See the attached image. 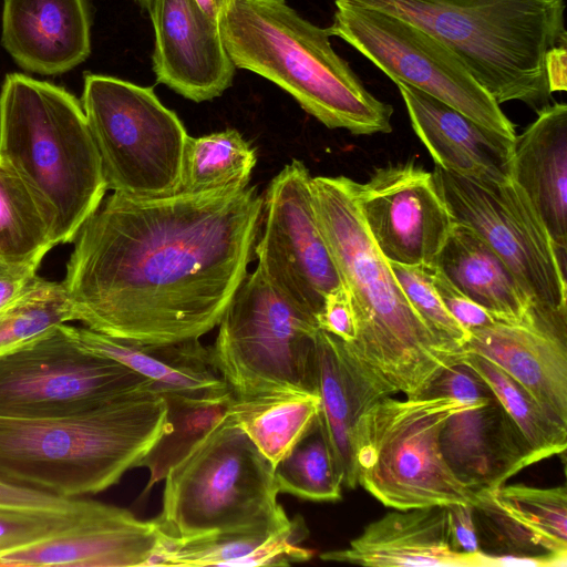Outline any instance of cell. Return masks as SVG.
I'll list each match as a JSON object with an SVG mask.
<instances>
[{
	"mask_svg": "<svg viewBox=\"0 0 567 567\" xmlns=\"http://www.w3.org/2000/svg\"><path fill=\"white\" fill-rule=\"evenodd\" d=\"M320 412L316 394L274 391L233 400L228 415L275 466Z\"/></svg>",
	"mask_w": 567,
	"mask_h": 567,
	"instance_id": "28",
	"label": "cell"
},
{
	"mask_svg": "<svg viewBox=\"0 0 567 567\" xmlns=\"http://www.w3.org/2000/svg\"><path fill=\"white\" fill-rule=\"evenodd\" d=\"M210 18L219 21L231 0H194Z\"/></svg>",
	"mask_w": 567,
	"mask_h": 567,
	"instance_id": "47",
	"label": "cell"
},
{
	"mask_svg": "<svg viewBox=\"0 0 567 567\" xmlns=\"http://www.w3.org/2000/svg\"><path fill=\"white\" fill-rule=\"evenodd\" d=\"M307 534L298 518L216 534L165 546L155 566H287L311 558L297 545Z\"/></svg>",
	"mask_w": 567,
	"mask_h": 567,
	"instance_id": "27",
	"label": "cell"
},
{
	"mask_svg": "<svg viewBox=\"0 0 567 567\" xmlns=\"http://www.w3.org/2000/svg\"><path fill=\"white\" fill-rule=\"evenodd\" d=\"M449 511V540L451 549L471 566L481 565V549L473 516L472 504H452Z\"/></svg>",
	"mask_w": 567,
	"mask_h": 567,
	"instance_id": "42",
	"label": "cell"
},
{
	"mask_svg": "<svg viewBox=\"0 0 567 567\" xmlns=\"http://www.w3.org/2000/svg\"><path fill=\"white\" fill-rule=\"evenodd\" d=\"M421 28L444 42L498 103L536 113L553 93L546 58L567 44L565 0H343Z\"/></svg>",
	"mask_w": 567,
	"mask_h": 567,
	"instance_id": "6",
	"label": "cell"
},
{
	"mask_svg": "<svg viewBox=\"0 0 567 567\" xmlns=\"http://www.w3.org/2000/svg\"><path fill=\"white\" fill-rule=\"evenodd\" d=\"M80 501L79 497L65 498L0 482V506L68 509L76 506Z\"/></svg>",
	"mask_w": 567,
	"mask_h": 567,
	"instance_id": "43",
	"label": "cell"
},
{
	"mask_svg": "<svg viewBox=\"0 0 567 567\" xmlns=\"http://www.w3.org/2000/svg\"><path fill=\"white\" fill-rule=\"evenodd\" d=\"M261 213L262 195L249 185L113 193L73 240L62 282L75 320L142 344L199 339L248 274Z\"/></svg>",
	"mask_w": 567,
	"mask_h": 567,
	"instance_id": "1",
	"label": "cell"
},
{
	"mask_svg": "<svg viewBox=\"0 0 567 567\" xmlns=\"http://www.w3.org/2000/svg\"><path fill=\"white\" fill-rule=\"evenodd\" d=\"M463 353L481 355L522 384L567 427V337L535 323H494L470 331Z\"/></svg>",
	"mask_w": 567,
	"mask_h": 567,
	"instance_id": "21",
	"label": "cell"
},
{
	"mask_svg": "<svg viewBox=\"0 0 567 567\" xmlns=\"http://www.w3.org/2000/svg\"><path fill=\"white\" fill-rule=\"evenodd\" d=\"M566 44L555 47L546 58V74L551 93L566 91Z\"/></svg>",
	"mask_w": 567,
	"mask_h": 567,
	"instance_id": "46",
	"label": "cell"
},
{
	"mask_svg": "<svg viewBox=\"0 0 567 567\" xmlns=\"http://www.w3.org/2000/svg\"><path fill=\"white\" fill-rule=\"evenodd\" d=\"M320 558L378 567L471 566L450 547L447 506L390 512L367 525L347 548Z\"/></svg>",
	"mask_w": 567,
	"mask_h": 567,
	"instance_id": "23",
	"label": "cell"
},
{
	"mask_svg": "<svg viewBox=\"0 0 567 567\" xmlns=\"http://www.w3.org/2000/svg\"><path fill=\"white\" fill-rule=\"evenodd\" d=\"M40 264L0 259V310L14 301L34 280Z\"/></svg>",
	"mask_w": 567,
	"mask_h": 567,
	"instance_id": "44",
	"label": "cell"
},
{
	"mask_svg": "<svg viewBox=\"0 0 567 567\" xmlns=\"http://www.w3.org/2000/svg\"><path fill=\"white\" fill-rule=\"evenodd\" d=\"M498 505L554 557L567 560L566 486L502 485L493 491Z\"/></svg>",
	"mask_w": 567,
	"mask_h": 567,
	"instance_id": "35",
	"label": "cell"
},
{
	"mask_svg": "<svg viewBox=\"0 0 567 567\" xmlns=\"http://www.w3.org/2000/svg\"><path fill=\"white\" fill-rule=\"evenodd\" d=\"M163 398L167 425L137 464L150 472L143 497L227 416L234 400L233 394L207 400L176 394H164Z\"/></svg>",
	"mask_w": 567,
	"mask_h": 567,
	"instance_id": "29",
	"label": "cell"
},
{
	"mask_svg": "<svg viewBox=\"0 0 567 567\" xmlns=\"http://www.w3.org/2000/svg\"><path fill=\"white\" fill-rule=\"evenodd\" d=\"M210 347L235 399L274 391L317 393L315 317L286 300L259 272L234 293Z\"/></svg>",
	"mask_w": 567,
	"mask_h": 567,
	"instance_id": "9",
	"label": "cell"
},
{
	"mask_svg": "<svg viewBox=\"0 0 567 567\" xmlns=\"http://www.w3.org/2000/svg\"><path fill=\"white\" fill-rule=\"evenodd\" d=\"M105 504L81 498L68 509L0 506V554L62 533L100 512Z\"/></svg>",
	"mask_w": 567,
	"mask_h": 567,
	"instance_id": "36",
	"label": "cell"
},
{
	"mask_svg": "<svg viewBox=\"0 0 567 567\" xmlns=\"http://www.w3.org/2000/svg\"><path fill=\"white\" fill-rule=\"evenodd\" d=\"M432 174L454 223L475 231L508 267L532 323L567 336L566 266L524 190L514 181H477L436 165Z\"/></svg>",
	"mask_w": 567,
	"mask_h": 567,
	"instance_id": "10",
	"label": "cell"
},
{
	"mask_svg": "<svg viewBox=\"0 0 567 567\" xmlns=\"http://www.w3.org/2000/svg\"><path fill=\"white\" fill-rule=\"evenodd\" d=\"M164 480L154 522L165 546L290 519L274 466L228 414Z\"/></svg>",
	"mask_w": 567,
	"mask_h": 567,
	"instance_id": "7",
	"label": "cell"
},
{
	"mask_svg": "<svg viewBox=\"0 0 567 567\" xmlns=\"http://www.w3.org/2000/svg\"><path fill=\"white\" fill-rule=\"evenodd\" d=\"M166 412L146 388L75 415H0V482L65 498L102 492L137 467Z\"/></svg>",
	"mask_w": 567,
	"mask_h": 567,
	"instance_id": "3",
	"label": "cell"
},
{
	"mask_svg": "<svg viewBox=\"0 0 567 567\" xmlns=\"http://www.w3.org/2000/svg\"><path fill=\"white\" fill-rule=\"evenodd\" d=\"M515 137L513 181L544 223L560 261L567 248V105L553 103Z\"/></svg>",
	"mask_w": 567,
	"mask_h": 567,
	"instance_id": "24",
	"label": "cell"
},
{
	"mask_svg": "<svg viewBox=\"0 0 567 567\" xmlns=\"http://www.w3.org/2000/svg\"><path fill=\"white\" fill-rule=\"evenodd\" d=\"M75 344L115 360L148 380L162 395L219 399L233 394L216 369L210 347L199 339L167 344H142L90 328L64 324Z\"/></svg>",
	"mask_w": 567,
	"mask_h": 567,
	"instance_id": "22",
	"label": "cell"
},
{
	"mask_svg": "<svg viewBox=\"0 0 567 567\" xmlns=\"http://www.w3.org/2000/svg\"><path fill=\"white\" fill-rule=\"evenodd\" d=\"M435 267L496 321L532 322L529 302L515 277L471 228L454 223Z\"/></svg>",
	"mask_w": 567,
	"mask_h": 567,
	"instance_id": "26",
	"label": "cell"
},
{
	"mask_svg": "<svg viewBox=\"0 0 567 567\" xmlns=\"http://www.w3.org/2000/svg\"><path fill=\"white\" fill-rule=\"evenodd\" d=\"M147 9L155 33L157 82L194 102L221 95L231 85L236 66L226 52L219 21L194 0H151Z\"/></svg>",
	"mask_w": 567,
	"mask_h": 567,
	"instance_id": "16",
	"label": "cell"
},
{
	"mask_svg": "<svg viewBox=\"0 0 567 567\" xmlns=\"http://www.w3.org/2000/svg\"><path fill=\"white\" fill-rule=\"evenodd\" d=\"M319 329L350 343L357 336V321L350 295L342 285L329 292L316 317Z\"/></svg>",
	"mask_w": 567,
	"mask_h": 567,
	"instance_id": "41",
	"label": "cell"
},
{
	"mask_svg": "<svg viewBox=\"0 0 567 567\" xmlns=\"http://www.w3.org/2000/svg\"><path fill=\"white\" fill-rule=\"evenodd\" d=\"M1 40L21 69L65 73L91 52L86 0H3Z\"/></svg>",
	"mask_w": 567,
	"mask_h": 567,
	"instance_id": "20",
	"label": "cell"
},
{
	"mask_svg": "<svg viewBox=\"0 0 567 567\" xmlns=\"http://www.w3.org/2000/svg\"><path fill=\"white\" fill-rule=\"evenodd\" d=\"M461 361L486 382L528 442L537 462L566 451L567 427L551 419L522 384L481 355L463 353Z\"/></svg>",
	"mask_w": 567,
	"mask_h": 567,
	"instance_id": "32",
	"label": "cell"
},
{
	"mask_svg": "<svg viewBox=\"0 0 567 567\" xmlns=\"http://www.w3.org/2000/svg\"><path fill=\"white\" fill-rule=\"evenodd\" d=\"M466 405L451 398H381L354 431L358 485L386 507L412 509L472 504L476 493L445 463L440 434Z\"/></svg>",
	"mask_w": 567,
	"mask_h": 567,
	"instance_id": "8",
	"label": "cell"
},
{
	"mask_svg": "<svg viewBox=\"0 0 567 567\" xmlns=\"http://www.w3.org/2000/svg\"><path fill=\"white\" fill-rule=\"evenodd\" d=\"M346 176L311 177L319 228L348 290L357 321L346 343L389 394L420 396L462 350L436 336L414 311L358 212Z\"/></svg>",
	"mask_w": 567,
	"mask_h": 567,
	"instance_id": "2",
	"label": "cell"
},
{
	"mask_svg": "<svg viewBox=\"0 0 567 567\" xmlns=\"http://www.w3.org/2000/svg\"><path fill=\"white\" fill-rule=\"evenodd\" d=\"M480 566L498 567H537V566H566L554 557H534L518 555H488L481 554Z\"/></svg>",
	"mask_w": 567,
	"mask_h": 567,
	"instance_id": "45",
	"label": "cell"
},
{
	"mask_svg": "<svg viewBox=\"0 0 567 567\" xmlns=\"http://www.w3.org/2000/svg\"><path fill=\"white\" fill-rule=\"evenodd\" d=\"M274 476L279 493L313 502L341 498L342 475L320 412L275 466Z\"/></svg>",
	"mask_w": 567,
	"mask_h": 567,
	"instance_id": "31",
	"label": "cell"
},
{
	"mask_svg": "<svg viewBox=\"0 0 567 567\" xmlns=\"http://www.w3.org/2000/svg\"><path fill=\"white\" fill-rule=\"evenodd\" d=\"M334 6L330 34L353 47L394 83L419 89L484 126L516 137L499 104L444 42L385 12L343 0H334Z\"/></svg>",
	"mask_w": 567,
	"mask_h": 567,
	"instance_id": "12",
	"label": "cell"
},
{
	"mask_svg": "<svg viewBox=\"0 0 567 567\" xmlns=\"http://www.w3.org/2000/svg\"><path fill=\"white\" fill-rule=\"evenodd\" d=\"M420 398H451L464 404H474L495 395L474 370L460 361L446 368Z\"/></svg>",
	"mask_w": 567,
	"mask_h": 567,
	"instance_id": "39",
	"label": "cell"
},
{
	"mask_svg": "<svg viewBox=\"0 0 567 567\" xmlns=\"http://www.w3.org/2000/svg\"><path fill=\"white\" fill-rule=\"evenodd\" d=\"M73 320L74 308L63 282L35 277L0 310V358Z\"/></svg>",
	"mask_w": 567,
	"mask_h": 567,
	"instance_id": "34",
	"label": "cell"
},
{
	"mask_svg": "<svg viewBox=\"0 0 567 567\" xmlns=\"http://www.w3.org/2000/svg\"><path fill=\"white\" fill-rule=\"evenodd\" d=\"M395 84L413 131L436 166L477 181L513 182L515 138L484 126L419 89Z\"/></svg>",
	"mask_w": 567,
	"mask_h": 567,
	"instance_id": "18",
	"label": "cell"
},
{
	"mask_svg": "<svg viewBox=\"0 0 567 567\" xmlns=\"http://www.w3.org/2000/svg\"><path fill=\"white\" fill-rule=\"evenodd\" d=\"M256 163L255 147L235 128L188 136L183 153L181 190L246 187Z\"/></svg>",
	"mask_w": 567,
	"mask_h": 567,
	"instance_id": "30",
	"label": "cell"
},
{
	"mask_svg": "<svg viewBox=\"0 0 567 567\" xmlns=\"http://www.w3.org/2000/svg\"><path fill=\"white\" fill-rule=\"evenodd\" d=\"M311 175L292 159L262 195L254 246L256 269L291 305L317 317L326 296L342 286L312 204Z\"/></svg>",
	"mask_w": 567,
	"mask_h": 567,
	"instance_id": "14",
	"label": "cell"
},
{
	"mask_svg": "<svg viewBox=\"0 0 567 567\" xmlns=\"http://www.w3.org/2000/svg\"><path fill=\"white\" fill-rule=\"evenodd\" d=\"M81 104L107 189L134 197L181 190L187 131L153 87L87 74Z\"/></svg>",
	"mask_w": 567,
	"mask_h": 567,
	"instance_id": "11",
	"label": "cell"
},
{
	"mask_svg": "<svg viewBox=\"0 0 567 567\" xmlns=\"http://www.w3.org/2000/svg\"><path fill=\"white\" fill-rule=\"evenodd\" d=\"M440 446L453 475L473 492L494 491L537 463L496 396L450 415L440 434Z\"/></svg>",
	"mask_w": 567,
	"mask_h": 567,
	"instance_id": "19",
	"label": "cell"
},
{
	"mask_svg": "<svg viewBox=\"0 0 567 567\" xmlns=\"http://www.w3.org/2000/svg\"><path fill=\"white\" fill-rule=\"evenodd\" d=\"M473 516L480 549L488 555L554 557L496 502L493 491H478ZM567 565V560L554 557Z\"/></svg>",
	"mask_w": 567,
	"mask_h": 567,
	"instance_id": "37",
	"label": "cell"
},
{
	"mask_svg": "<svg viewBox=\"0 0 567 567\" xmlns=\"http://www.w3.org/2000/svg\"><path fill=\"white\" fill-rule=\"evenodd\" d=\"M432 282L446 310L468 332L496 321L484 308L460 291L435 266L432 268Z\"/></svg>",
	"mask_w": 567,
	"mask_h": 567,
	"instance_id": "40",
	"label": "cell"
},
{
	"mask_svg": "<svg viewBox=\"0 0 567 567\" xmlns=\"http://www.w3.org/2000/svg\"><path fill=\"white\" fill-rule=\"evenodd\" d=\"M353 198L374 245L388 262L435 266L454 220L433 174L413 162L378 167Z\"/></svg>",
	"mask_w": 567,
	"mask_h": 567,
	"instance_id": "15",
	"label": "cell"
},
{
	"mask_svg": "<svg viewBox=\"0 0 567 567\" xmlns=\"http://www.w3.org/2000/svg\"><path fill=\"white\" fill-rule=\"evenodd\" d=\"M165 536L152 520H141L130 511L105 504L80 524L41 542L0 554V567L155 566Z\"/></svg>",
	"mask_w": 567,
	"mask_h": 567,
	"instance_id": "17",
	"label": "cell"
},
{
	"mask_svg": "<svg viewBox=\"0 0 567 567\" xmlns=\"http://www.w3.org/2000/svg\"><path fill=\"white\" fill-rule=\"evenodd\" d=\"M408 301L440 338L460 348L467 342L470 332L446 310L432 282L434 266H405L389 262Z\"/></svg>",
	"mask_w": 567,
	"mask_h": 567,
	"instance_id": "38",
	"label": "cell"
},
{
	"mask_svg": "<svg viewBox=\"0 0 567 567\" xmlns=\"http://www.w3.org/2000/svg\"><path fill=\"white\" fill-rule=\"evenodd\" d=\"M317 393L343 487L358 486L354 431L363 412L389 396L361 367L339 338L319 330L316 348Z\"/></svg>",
	"mask_w": 567,
	"mask_h": 567,
	"instance_id": "25",
	"label": "cell"
},
{
	"mask_svg": "<svg viewBox=\"0 0 567 567\" xmlns=\"http://www.w3.org/2000/svg\"><path fill=\"white\" fill-rule=\"evenodd\" d=\"M52 247L39 205L20 177L0 159V259L41 262Z\"/></svg>",
	"mask_w": 567,
	"mask_h": 567,
	"instance_id": "33",
	"label": "cell"
},
{
	"mask_svg": "<svg viewBox=\"0 0 567 567\" xmlns=\"http://www.w3.org/2000/svg\"><path fill=\"white\" fill-rule=\"evenodd\" d=\"M236 68L288 92L329 128L354 135L390 133L393 107L372 95L320 28L285 0H231L219 20Z\"/></svg>",
	"mask_w": 567,
	"mask_h": 567,
	"instance_id": "5",
	"label": "cell"
},
{
	"mask_svg": "<svg viewBox=\"0 0 567 567\" xmlns=\"http://www.w3.org/2000/svg\"><path fill=\"white\" fill-rule=\"evenodd\" d=\"M0 159L32 194L54 246L73 243L107 190L81 101L21 73L1 86Z\"/></svg>",
	"mask_w": 567,
	"mask_h": 567,
	"instance_id": "4",
	"label": "cell"
},
{
	"mask_svg": "<svg viewBox=\"0 0 567 567\" xmlns=\"http://www.w3.org/2000/svg\"><path fill=\"white\" fill-rule=\"evenodd\" d=\"M64 324L0 358V415H75L153 388L122 363L75 344Z\"/></svg>",
	"mask_w": 567,
	"mask_h": 567,
	"instance_id": "13",
	"label": "cell"
}]
</instances>
